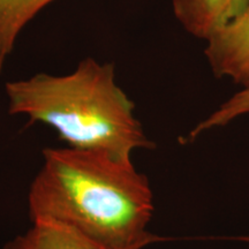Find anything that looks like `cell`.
I'll return each mask as SVG.
<instances>
[{"mask_svg":"<svg viewBox=\"0 0 249 249\" xmlns=\"http://www.w3.org/2000/svg\"><path fill=\"white\" fill-rule=\"evenodd\" d=\"M249 0H172L174 17L189 35L208 42L245 11Z\"/></svg>","mask_w":249,"mask_h":249,"instance_id":"4","label":"cell"},{"mask_svg":"<svg viewBox=\"0 0 249 249\" xmlns=\"http://www.w3.org/2000/svg\"><path fill=\"white\" fill-rule=\"evenodd\" d=\"M133 249H140V248H133Z\"/></svg>","mask_w":249,"mask_h":249,"instance_id":"9","label":"cell"},{"mask_svg":"<svg viewBox=\"0 0 249 249\" xmlns=\"http://www.w3.org/2000/svg\"><path fill=\"white\" fill-rule=\"evenodd\" d=\"M213 75L249 86V4L242 13L207 42L204 50Z\"/></svg>","mask_w":249,"mask_h":249,"instance_id":"3","label":"cell"},{"mask_svg":"<svg viewBox=\"0 0 249 249\" xmlns=\"http://www.w3.org/2000/svg\"><path fill=\"white\" fill-rule=\"evenodd\" d=\"M8 113L53 128L70 148L132 160L139 149H154L135 105L117 85L114 65L87 58L67 75L40 73L6 83Z\"/></svg>","mask_w":249,"mask_h":249,"instance_id":"2","label":"cell"},{"mask_svg":"<svg viewBox=\"0 0 249 249\" xmlns=\"http://www.w3.org/2000/svg\"><path fill=\"white\" fill-rule=\"evenodd\" d=\"M154 193L132 160L99 151L45 148L28 192L33 220L75 230L104 249L144 248L164 239L151 234Z\"/></svg>","mask_w":249,"mask_h":249,"instance_id":"1","label":"cell"},{"mask_svg":"<svg viewBox=\"0 0 249 249\" xmlns=\"http://www.w3.org/2000/svg\"><path fill=\"white\" fill-rule=\"evenodd\" d=\"M244 241L246 242V244H247V246H248V249H249V235H248V236H246V238H244Z\"/></svg>","mask_w":249,"mask_h":249,"instance_id":"8","label":"cell"},{"mask_svg":"<svg viewBox=\"0 0 249 249\" xmlns=\"http://www.w3.org/2000/svg\"><path fill=\"white\" fill-rule=\"evenodd\" d=\"M246 114H249V86L242 87L240 91L234 93L209 117L193 127L186 140L189 142L194 141L208 130L226 126L234 121L236 118L246 116Z\"/></svg>","mask_w":249,"mask_h":249,"instance_id":"7","label":"cell"},{"mask_svg":"<svg viewBox=\"0 0 249 249\" xmlns=\"http://www.w3.org/2000/svg\"><path fill=\"white\" fill-rule=\"evenodd\" d=\"M52 1L54 0H0V74L23 28Z\"/></svg>","mask_w":249,"mask_h":249,"instance_id":"6","label":"cell"},{"mask_svg":"<svg viewBox=\"0 0 249 249\" xmlns=\"http://www.w3.org/2000/svg\"><path fill=\"white\" fill-rule=\"evenodd\" d=\"M2 249H104L64 224L33 220L26 232L6 242Z\"/></svg>","mask_w":249,"mask_h":249,"instance_id":"5","label":"cell"}]
</instances>
